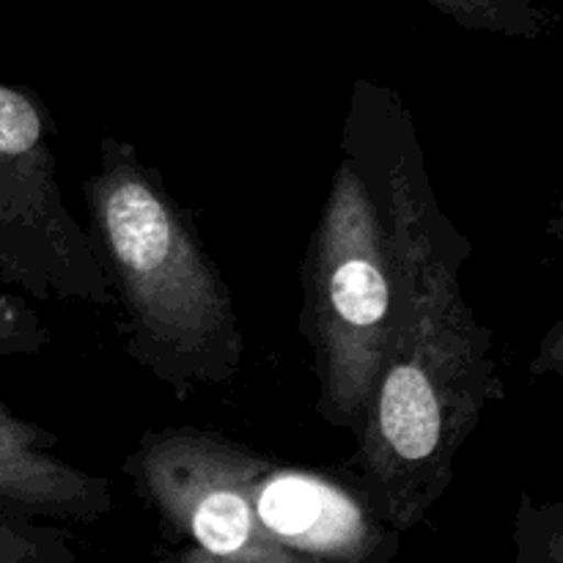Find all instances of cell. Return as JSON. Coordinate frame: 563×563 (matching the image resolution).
<instances>
[{
	"mask_svg": "<svg viewBox=\"0 0 563 563\" xmlns=\"http://www.w3.org/2000/svg\"><path fill=\"white\" fill-rule=\"evenodd\" d=\"M64 531L0 517V563H71Z\"/></svg>",
	"mask_w": 563,
	"mask_h": 563,
	"instance_id": "obj_10",
	"label": "cell"
},
{
	"mask_svg": "<svg viewBox=\"0 0 563 563\" xmlns=\"http://www.w3.org/2000/svg\"><path fill=\"white\" fill-rule=\"evenodd\" d=\"M245 489L264 531L306 563H372L394 548V528L368 498L322 473L273 465L247 449Z\"/></svg>",
	"mask_w": 563,
	"mask_h": 563,
	"instance_id": "obj_6",
	"label": "cell"
},
{
	"mask_svg": "<svg viewBox=\"0 0 563 563\" xmlns=\"http://www.w3.org/2000/svg\"><path fill=\"white\" fill-rule=\"evenodd\" d=\"M399 275L377 152L350 102L341 157L302 262L300 333L311 346L317 416L361 438L394 339Z\"/></svg>",
	"mask_w": 563,
	"mask_h": 563,
	"instance_id": "obj_3",
	"label": "cell"
},
{
	"mask_svg": "<svg viewBox=\"0 0 563 563\" xmlns=\"http://www.w3.org/2000/svg\"><path fill=\"white\" fill-rule=\"evenodd\" d=\"M561 350H563L561 324H555V328L548 333V339H544V344L539 346V355H537V361L531 363V372H537V368L550 357V372L561 374Z\"/></svg>",
	"mask_w": 563,
	"mask_h": 563,
	"instance_id": "obj_12",
	"label": "cell"
},
{
	"mask_svg": "<svg viewBox=\"0 0 563 563\" xmlns=\"http://www.w3.org/2000/svg\"><path fill=\"white\" fill-rule=\"evenodd\" d=\"M179 563H220V561H214L212 555H207V553H203V550H198L196 544H192L190 553L181 555V561H179Z\"/></svg>",
	"mask_w": 563,
	"mask_h": 563,
	"instance_id": "obj_13",
	"label": "cell"
},
{
	"mask_svg": "<svg viewBox=\"0 0 563 563\" xmlns=\"http://www.w3.org/2000/svg\"><path fill=\"white\" fill-rule=\"evenodd\" d=\"M0 278L36 300L113 306L91 234L66 207L42 102L0 82Z\"/></svg>",
	"mask_w": 563,
	"mask_h": 563,
	"instance_id": "obj_4",
	"label": "cell"
},
{
	"mask_svg": "<svg viewBox=\"0 0 563 563\" xmlns=\"http://www.w3.org/2000/svg\"><path fill=\"white\" fill-rule=\"evenodd\" d=\"M245 445L196 427L154 429L121 471L135 493L220 563H306L269 537L245 489Z\"/></svg>",
	"mask_w": 563,
	"mask_h": 563,
	"instance_id": "obj_5",
	"label": "cell"
},
{
	"mask_svg": "<svg viewBox=\"0 0 563 563\" xmlns=\"http://www.w3.org/2000/svg\"><path fill=\"white\" fill-rule=\"evenodd\" d=\"M465 31L539 42L555 25V14L542 0H421Z\"/></svg>",
	"mask_w": 563,
	"mask_h": 563,
	"instance_id": "obj_8",
	"label": "cell"
},
{
	"mask_svg": "<svg viewBox=\"0 0 563 563\" xmlns=\"http://www.w3.org/2000/svg\"><path fill=\"white\" fill-rule=\"evenodd\" d=\"M517 553H520L522 563H561V504H537L531 495H522L520 515H517Z\"/></svg>",
	"mask_w": 563,
	"mask_h": 563,
	"instance_id": "obj_9",
	"label": "cell"
},
{
	"mask_svg": "<svg viewBox=\"0 0 563 563\" xmlns=\"http://www.w3.org/2000/svg\"><path fill=\"white\" fill-rule=\"evenodd\" d=\"M352 102L377 152L399 275L394 339L355 462L372 509L410 531L449 493L462 445L506 385L493 330L462 291L473 242L440 207L410 108L374 80H357Z\"/></svg>",
	"mask_w": 563,
	"mask_h": 563,
	"instance_id": "obj_1",
	"label": "cell"
},
{
	"mask_svg": "<svg viewBox=\"0 0 563 563\" xmlns=\"http://www.w3.org/2000/svg\"><path fill=\"white\" fill-rule=\"evenodd\" d=\"M58 434L0 405V509L25 517L93 522L113 509L102 476L55 454Z\"/></svg>",
	"mask_w": 563,
	"mask_h": 563,
	"instance_id": "obj_7",
	"label": "cell"
},
{
	"mask_svg": "<svg viewBox=\"0 0 563 563\" xmlns=\"http://www.w3.org/2000/svg\"><path fill=\"white\" fill-rule=\"evenodd\" d=\"M91 240L126 319V355L187 399L245 357L240 313L187 214L135 146L104 137L86 181Z\"/></svg>",
	"mask_w": 563,
	"mask_h": 563,
	"instance_id": "obj_2",
	"label": "cell"
},
{
	"mask_svg": "<svg viewBox=\"0 0 563 563\" xmlns=\"http://www.w3.org/2000/svg\"><path fill=\"white\" fill-rule=\"evenodd\" d=\"M49 344V328L22 297L0 295V357L38 355Z\"/></svg>",
	"mask_w": 563,
	"mask_h": 563,
	"instance_id": "obj_11",
	"label": "cell"
}]
</instances>
